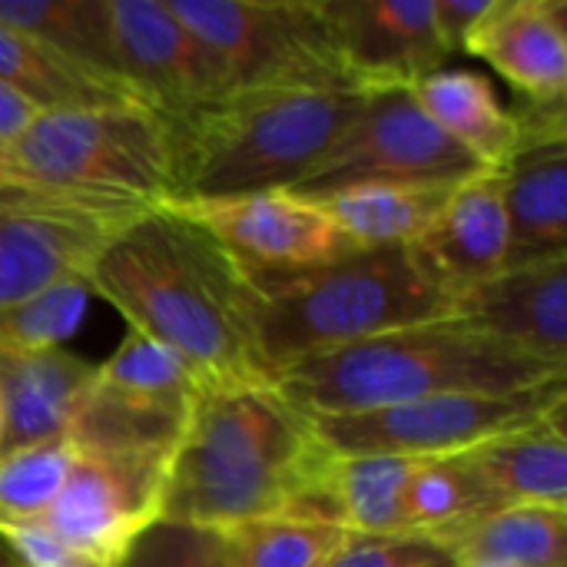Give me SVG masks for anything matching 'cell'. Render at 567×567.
<instances>
[{
    "mask_svg": "<svg viewBox=\"0 0 567 567\" xmlns=\"http://www.w3.org/2000/svg\"><path fill=\"white\" fill-rule=\"evenodd\" d=\"M415 269L449 299L508 269V216L502 169L462 179L429 233L409 246Z\"/></svg>",
    "mask_w": 567,
    "mask_h": 567,
    "instance_id": "e0dca14e",
    "label": "cell"
},
{
    "mask_svg": "<svg viewBox=\"0 0 567 567\" xmlns=\"http://www.w3.org/2000/svg\"><path fill=\"white\" fill-rule=\"evenodd\" d=\"M565 372L455 316H445L306 359L286 369L272 389L306 419H319L435 395L528 392L561 382Z\"/></svg>",
    "mask_w": 567,
    "mask_h": 567,
    "instance_id": "3957f363",
    "label": "cell"
},
{
    "mask_svg": "<svg viewBox=\"0 0 567 567\" xmlns=\"http://www.w3.org/2000/svg\"><path fill=\"white\" fill-rule=\"evenodd\" d=\"M369 90L266 86L229 90L166 120L173 203L193 206L262 189H296L352 130Z\"/></svg>",
    "mask_w": 567,
    "mask_h": 567,
    "instance_id": "277c9868",
    "label": "cell"
},
{
    "mask_svg": "<svg viewBox=\"0 0 567 567\" xmlns=\"http://www.w3.org/2000/svg\"><path fill=\"white\" fill-rule=\"evenodd\" d=\"M502 73L525 103H565L567 3L565 0H492L472 27L465 50Z\"/></svg>",
    "mask_w": 567,
    "mask_h": 567,
    "instance_id": "d6986e66",
    "label": "cell"
},
{
    "mask_svg": "<svg viewBox=\"0 0 567 567\" xmlns=\"http://www.w3.org/2000/svg\"><path fill=\"white\" fill-rule=\"evenodd\" d=\"M346 73L362 90L412 86L452 56L432 0H326Z\"/></svg>",
    "mask_w": 567,
    "mask_h": 567,
    "instance_id": "2e32d148",
    "label": "cell"
},
{
    "mask_svg": "<svg viewBox=\"0 0 567 567\" xmlns=\"http://www.w3.org/2000/svg\"><path fill=\"white\" fill-rule=\"evenodd\" d=\"M322 567H458V558L442 542L422 535H355Z\"/></svg>",
    "mask_w": 567,
    "mask_h": 567,
    "instance_id": "d6a6232c",
    "label": "cell"
},
{
    "mask_svg": "<svg viewBox=\"0 0 567 567\" xmlns=\"http://www.w3.org/2000/svg\"><path fill=\"white\" fill-rule=\"evenodd\" d=\"M349 538V528L329 515L289 512L252 522L226 535L233 567H322Z\"/></svg>",
    "mask_w": 567,
    "mask_h": 567,
    "instance_id": "f1b7e54d",
    "label": "cell"
},
{
    "mask_svg": "<svg viewBox=\"0 0 567 567\" xmlns=\"http://www.w3.org/2000/svg\"><path fill=\"white\" fill-rule=\"evenodd\" d=\"M140 213H113L30 183H0V302L86 276L100 246Z\"/></svg>",
    "mask_w": 567,
    "mask_h": 567,
    "instance_id": "7c38bea8",
    "label": "cell"
},
{
    "mask_svg": "<svg viewBox=\"0 0 567 567\" xmlns=\"http://www.w3.org/2000/svg\"><path fill=\"white\" fill-rule=\"evenodd\" d=\"M0 83L20 93L37 113L140 103L126 86L73 66L70 60L56 56L53 50L7 23H0Z\"/></svg>",
    "mask_w": 567,
    "mask_h": 567,
    "instance_id": "d4e9b609",
    "label": "cell"
},
{
    "mask_svg": "<svg viewBox=\"0 0 567 567\" xmlns=\"http://www.w3.org/2000/svg\"><path fill=\"white\" fill-rule=\"evenodd\" d=\"M37 116H40V113H37L20 93H13L7 83H0V150H3V153L27 133V126H30Z\"/></svg>",
    "mask_w": 567,
    "mask_h": 567,
    "instance_id": "d590c367",
    "label": "cell"
},
{
    "mask_svg": "<svg viewBox=\"0 0 567 567\" xmlns=\"http://www.w3.org/2000/svg\"><path fill=\"white\" fill-rule=\"evenodd\" d=\"M229 567H233V565H229Z\"/></svg>",
    "mask_w": 567,
    "mask_h": 567,
    "instance_id": "60d3db41",
    "label": "cell"
},
{
    "mask_svg": "<svg viewBox=\"0 0 567 567\" xmlns=\"http://www.w3.org/2000/svg\"><path fill=\"white\" fill-rule=\"evenodd\" d=\"M10 179L113 213L173 203V136L143 103L40 113L7 150Z\"/></svg>",
    "mask_w": 567,
    "mask_h": 567,
    "instance_id": "8992f818",
    "label": "cell"
},
{
    "mask_svg": "<svg viewBox=\"0 0 567 567\" xmlns=\"http://www.w3.org/2000/svg\"><path fill=\"white\" fill-rule=\"evenodd\" d=\"M10 179V169H7V153L0 150V183H7Z\"/></svg>",
    "mask_w": 567,
    "mask_h": 567,
    "instance_id": "f35d334b",
    "label": "cell"
},
{
    "mask_svg": "<svg viewBox=\"0 0 567 567\" xmlns=\"http://www.w3.org/2000/svg\"><path fill=\"white\" fill-rule=\"evenodd\" d=\"M332 458L312 422L272 385L199 389L169 455L159 522L216 535L289 512L339 522Z\"/></svg>",
    "mask_w": 567,
    "mask_h": 567,
    "instance_id": "7a4b0ae2",
    "label": "cell"
},
{
    "mask_svg": "<svg viewBox=\"0 0 567 567\" xmlns=\"http://www.w3.org/2000/svg\"><path fill=\"white\" fill-rule=\"evenodd\" d=\"M425 116L482 169H502L518 146V116L475 70H432L409 86Z\"/></svg>",
    "mask_w": 567,
    "mask_h": 567,
    "instance_id": "44dd1931",
    "label": "cell"
},
{
    "mask_svg": "<svg viewBox=\"0 0 567 567\" xmlns=\"http://www.w3.org/2000/svg\"><path fill=\"white\" fill-rule=\"evenodd\" d=\"M196 392V379L173 352L126 329L116 352L96 365L70 419L66 442L76 452L169 458Z\"/></svg>",
    "mask_w": 567,
    "mask_h": 567,
    "instance_id": "9c48e42d",
    "label": "cell"
},
{
    "mask_svg": "<svg viewBox=\"0 0 567 567\" xmlns=\"http://www.w3.org/2000/svg\"><path fill=\"white\" fill-rule=\"evenodd\" d=\"M166 468L163 455L73 449V465L37 525L96 565L120 567L133 542L163 515Z\"/></svg>",
    "mask_w": 567,
    "mask_h": 567,
    "instance_id": "8fae6325",
    "label": "cell"
},
{
    "mask_svg": "<svg viewBox=\"0 0 567 567\" xmlns=\"http://www.w3.org/2000/svg\"><path fill=\"white\" fill-rule=\"evenodd\" d=\"M458 183H359L326 199V213L355 249H409L439 219Z\"/></svg>",
    "mask_w": 567,
    "mask_h": 567,
    "instance_id": "603a6c76",
    "label": "cell"
},
{
    "mask_svg": "<svg viewBox=\"0 0 567 567\" xmlns=\"http://www.w3.org/2000/svg\"><path fill=\"white\" fill-rule=\"evenodd\" d=\"M120 567H229L226 535L156 522L133 542Z\"/></svg>",
    "mask_w": 567,
    "mask_h": 567,
    "instance_id": "1f68e13d",
    "label": "cell"
},
{
    "mask_svg": "<svg viewBox=\"0 0 567 567\" xmlns=\"http://www.w3.org/2000/svg\"><path fill=\"white\" fill-rule=\"evenodd\" d=\"M455 558L505 567H567V508H495L455 545Z\"/></svg>",
    "mask_w": 567,
    "mask_h": 567,
    "instance_id": "83f0119b",
    "label": "cell"
},
{
    "mask_svg": "<svg viewBox=\"0 0 567 567\" xmlns=\"http://www.w3.org/2000/svg\"><path fill=\"white\" fill-rule=\"evenodd\" d=\"M458 567H505V565H492V561H458Z\"/></svg>",
    "mask_w": 567,
    "mask_h": 567,
    "instance_id": "ab89813d",
    "label": "cell"
},
{
    "mask_svg": "<svg viewBox=\"0 0 567 567\" xmlns=\"http://www.w3.org/2000/svg\"><path fill=\"white\" fill-rule=\"evenodd\" d=\"M183 209L223 243L252 282L329 266L355 252L352 239L339 229L326 206L299 196L296 189H262L193 203Z\"/></svg>",
    "mask_w": 567,
    "mask_h": 567,
    "instance_id": "4fadbf2b",
    "label": "cell"
},
{
    "mask_svg": "<svg viewBox=\"0 0 567 567\" xmlns=\"http://www.w3.org/2000/svg\"><path fill=\"white\" fill-rule=\"evenodd\" d=\"M120 73L163 120L186 116L226 93L216 60L163 0H106Z\"/></svg>",
    "mask_w": 567,
    "mask_h": 567,
    "instance_id": "5bb4252c",
    "label": "cell"
},
{
    "mask_svg": "<svg viewBox=\"0 0 567 567\" xmlns=\"http://www.w3.org/2000/svg\"><path fill=\"white\" fill-rule=\"evenodd\" d=\"M216 60L226 93L266 86L362 90L342 66L326 0H169Z\"/></svg>",
    "mask_w": 567,
    "mask_h": 567,
    "instance_id": "52a82bcc",
    "label": "cell"
},
{
    "mask_svg": "<svg viewBox=\"0 0 567 567\" xmlns=\"http://www.w3.org/2000/svg\"><path fill=\"white\" fill-rule=\"evenodd\" d=\"M93 372L96 365L66 349L0 352V402L7 415L3 452L66 439Z\"/></svg>",
    "mask_w": 567,
    "mask_h": 567,
    "instance_id": "ffe728a7",
    "label": "cell"
},
{
    "mask_svg": "<svg viewBox=\"0 0 567 567\" xmlns=\"http://www.w3.org/2000/svg\"><path fill=\"white\" fill-rule=\"evenodd\" d=\"M465 462L498 508L505 505H548L567 508V439L565 412L532 429L492 439Z\"/></svg>",
    "mask_w": 567,
    "mask_h": 567,
    "instance_id": "7402d4cb",
    "label": "cell"
},
{
    "mask_svg": "<svg viewBox=\"0 0 567 567\" xmlns=\"http://www.w3.org/2000/svg\"><path fill=\"white\" fill-rule=\"evenodd\" d=\"M482 166L458 150L415 103L412 90H369L346 140L296 186L306 199H326L359 183H462Z\"/></svg>",
    "mask_w": 567,
    "mask_h": 567,
    "instance_id": "30bf717a",
    "label": "cell"
},
{
    "mask_svg": "<svg viewBox=\"0 0 567 567\" xmlns=\"http://www.w3.org/2000/svg\"><path fill=\"white\" fill-rule=\"evenodd\" d=\"M256 289L269 382L306 359L452 316V299L415 269L409 249H355L329 266L262 279Z\"/></svg>",
    "mask_w": 567,
    "mask_h": 567,
    "instance_id": "5b68a950",
    "label": "cell"
},
{
    "mask_svg": "<svg viewBox=\"0 0 567 567\" xmlns=\"http://www.w3.org/2000/svg\"><path fill=\"white\" fill-rule=\"evenodd\" d=\"M3 442H7V415H3V402H0V455H3Z\"/></svg>",
    "mask_w": 567,
    "mask_h": 567,
    "instance_id": "8d00e7d4",
    "label": "cell"
},
{
    "mask_svg": "<svg viewBox=\"0 0 567 567\" xmlns=\"http://www.w3.org/2000/svg\"><path fill=\"white\" fill-rule=\"evenodd\" d=\"M419 462L402 455H336L329 498L339 522L355 535H405L402 502Z\"/></svg>",
    "mask_w": 567,
    "mask_h": 567,
    "instance_id": "4316f807",
    "label": "cell"
},
{
    "mask_svg": "<svg viewBox=\"0 0 567 567\" xmlns=\"http://www.w3.org/2000/svg\"><path fill=\"white\" fill-rule=\"evenodd\" d=\"M90 292L130 332L173 352L199 389L272 385L259 355V289L183 206L163 203L123 223L86 269Z\"/></svg>",
    "mask_w": 567,
    "mask_h": 567,
    "instance_id": "6da1fadb",
    "label": "cell"
},
{
    "mask_svg": "<svg viewBox=\"0 0 567 567\" xmlns=\"http://www.w3.org/2000/svg\"><path fill=\"white\" fill-rule=\"evenodd\" d=\"M518 146L502 166L508 216V269L567 259L565 103H525Z\"/></svg>",
    "mask_w": 567,
    "mask_h": 567,
    "instance_id": "9a60e30c",
    "label": "cell"
},
{
    "mask_svg": "<svg viewBox=\"0 0 567 567\" xmlns=\"http://www.w3.org/2000/svg\"><path fill=\"white\" fill-rule=\"evenodd\" d=\"M0 23L27 33L100 80L126 86L106 0H0Z\"/></svg>",
    "mask_w": 567,
    "mask_h": 567,
    "instance_id": "cb8c5ba5",
    "label": "cell"
},
{
    "mask_svg": "<svg viewBox=\"0 0 567 567\" xmlns=\"http://www.w3.org/2000/svg\"><path fill=\"white\" fill-rule=\"evenodd\" d=\"M0 542L20 567H103L53 538L37 522H0Z\"/></svg>",
    "mask_w": 567,
    "mask_h": 567,
    "instance_id": "836d02e7",
    "label": "cell"
},
{
    "mask_svg": "<svg viewBox=\"0 0 567 567\" xmlns=\"http://www.w3.org/2000/svg\"><path fill=\"white\" fill-rule=\"evenodd\" d=\"M452 316L567 369V259L512 266L452 296Z\"/></svg>",
    "mask_w": 567,
    "mask_h": 567,
    "instance_id": "ac0fdd59",
    "label": "cell"
},
{
    "mask_svg": "<svg viewBox=\"0 0 567 567\" xmlns=\"http://www.w3.org/2000/svg\"><path fill=\"white\" fill-rule=\"evenodd\" d=\"M73 465L66 439L10 449L0 455V522H37L56 498Z\"/></svg>",
    "mask_w": 567,
    "mask_h": 567,
    "instance_id": "4dcf8cb0",
    "label": "cell"
},
{
    "mask_svg": "<svg viewBox=\"0 0 567 567\" xmlns=\"http://www.w3.org/2000/svg\"><path fill=\"white\" fill-rule=\"evenodd\" d=\"M565 379L508 395H435L422 402L309 419L332 455H465L492 439L532 429L565 412Z\"/></svg>",
    "mask_w": 567,
    "mask_h": 567,
    "instance_id": "ba28073f",
    "label": "cell"
},
{
    "mask_svg": "<svg viewBox=\"0 0 567 567\" xmlns=\"http://www.w3.org/2000/svg\"><path fill=\"white\" fill-rule=\"evenodd\" d=\"M0 567H20L17 561H13V555L3 548V542H0Z\"/></svg>",
    "mask_w": 567,
    "mask_h": 567,
    "instance_id": "74e56055",
    "label": "cell"
},
{
    "mask_svg": "<svg viewBox=\"0 0 567 567\" xmlns=\"http://www.w3.org/2000/svg\"><path fill=\"white\" fill-rule=\"evenodd\" d=\"M90 299L93 292L86 276H73L30 296L0 302V352L63 349L80 332Z\"/></svg>",
    "mask_w": 567,
    "mask_h": 567,
    "instance_id": "f546056e",
    "label": "cell"
},
{
    "mask_svg": "<svg viewBox=\"0 0 567 567\" xmlns=\"http://www.w3.org/2000/svg\"><path fill=\"white\" fill-rule=\"evenodd\" d=\"M492 0H432L435 10V27L449 53L465 50V40L472 27L488 13Z\"/></svg>",
    "mask_w": 567,
    "mask_h": 567,
    "instance_id": "e575fe53",
    "label": "cell"
},
{
    "mask_svg": "<svg viewBox=\"0 0 567 567\" xmlns=\"http://www.w3.org/2000/svg\"><path fill=\"white\" fill-rule=\"evenodd\" d=\"M498 505L482 488L465 455L422 458L402 502V532L455 545Z\"/></svg>",
    "mask_w": 567,
    "mask_h": 567,
    "instance_id": "484cf974",
    "label": "cell"
}]
</instances>
